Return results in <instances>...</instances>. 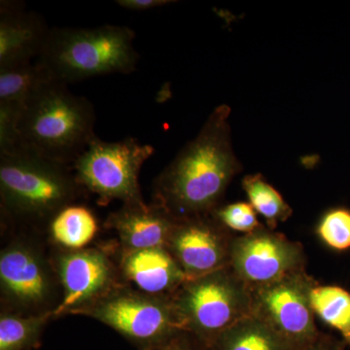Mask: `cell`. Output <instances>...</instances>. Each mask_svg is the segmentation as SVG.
Masks as SVG:
<instances>
[{
  "instance_id": "6da1fadb",
  "label": "cell",
  "mask_w": 350,
  "mask_h": 350,
  "mask_svg": "<svg viewBox=\"0 0 350 350\" xmlns=\"http://www.w3.org/2000/svg\"><path fill=\"white\" fill-rule=\"evenodd\" d=\"M230 109L220 105L154 182L155 204L176 219L213 214L241 170L231 142Z\"/></svg>"
},
{
  "instance_id": "7a4b0ae2",
  "label": "cell",
  "mask_w": 350,
  "mask_h": 350,
  "mask_svg": "<svg viewBox=\"0 0 350 350\" xmlns=\"http://www.w3.org/2000/svg\"><path fill=\"white\" fill-rule=\"evenodd\" d=\"M91 101L69 91L68 85L48 82L23 108L20 148L72 167L96 137Z\"/></svg>"
},
{
  "instance_id": "3957f363",
  "label": "cell",
  "mask_w": 350,
  "mask_h": 350,
  "mask_svg": "<svg viewBox=\"0 0 350 350\" xmlns=\"http://www.w3.org/2000/svg\"><path fill=\"white\" fill-rule=\"evenodd\" d=\"M84 189L71 167L19 148L0 154V202L7 217L48 226Z\"/></svg>"
},
{
  "instance_id": "277c9868",
  "label": "cell",
  "mask_w": 350,
  "mask_h": 350,
  "mask_svg": "<svg viewBox=\"0 0 350 350\" xmlns=\"http://www.w3.org/2000/svg\"><path fill=\"white\" fill-rule=\"evenodd\" d=\"M135 33L125 25L50 29L38 62L57 82L81 81L137 69Z\"/></svg>"
},
{
  "instance_id": "5b68a950",
  "label": "cell",
  "mask_w": 350,
  "mask_h": 350,
  "mask_svg": "<svg viewBox=\"0 0 350 350\" xmlns=\"http://www.w3.org/2000/svg\"><path fill=\"white\" fill-rule=\"evenodd\" d=\"M172 301L181 330L209 350L221 334L252 314L250 288L230 267L188 278L172 295Z\"/></svg>"
},
{
  "instance_id": "8992f818",
  "label": "cell",
  "mask_w": 350,
  "mask_h": 350,
  "mask_svg": "<svg viewBox=\"0 0 350 350\" xmlns=\"http://www.w3.org/2000/svg\"><path fill=\"white\" fill-rule=\"evenodd\" d=\"M1 310L22 315L54 313L61 283L51 254L32 239L17 237L0 251Z\"/></svg>"
},
{
  "instance_id": "52a82bcc",
  "label": "cell",
  "mask_w": 350,
  "mask_h": 350,
  "mask_svg": "<svg viewBox=\"0 0 350 350\" xmlns=\"http://www.w3.org/2000/svg\"><path fill=\"white\" fill-rule=\"evenodd\" d=\"M155 149L135 138L103 142L96 137L72 165L76 180L98 197L101 206L112 200L144 204L139 185L142 165Z\"/></svg>"
},
{
  "instance_id": "ba28073f",
  "label": "cell",
  "mask_w": 350,
  "mask_h": 350,
  "mask_svg": "<svg viewBox=\"0 0 350 350\" xmlns=\"http://www.w3.org/2000/svg\"><path fill=\"white\" fill-rule=\"evenodd\" d=\"M77 315L105 324L144 350L174 337L181 330L172 296H153L121 283Z\"/></svg>"
},
{
  "instance_id": "9c48e42d",
  "label": "cell",
  "mask_w": 350,
  "mask_h": 350,
  "mask_svg": "<svg viewBox=\"0 0 350 350\" xmlns=\"http://www.w3.org/2000/svg\"><path fill=\"white\" fill-rule=\"evenodd\" d=\"M317 283L306 271H301L250 288L252 314L264 320L292 350H305L321 334L310 303V292Z\"/></svg>"
},
{
  "instance_id": "30bf717a",
  "label": "cell",
  "mask_w": 350,
  "mask_h": 350,
  "mask_svg": "<svg viewBox=\"0 0 350 350\" xmlns=\"http://www.w3.org/2000/svg\"><path fill=\"white\" fill-rule=\"evenodd\" d=\"M51 258L63 292L54 319L77 315L123 283L117 262L103 248L64 250L56 247Z\"/></svg>"
},
{
  "instance_id": "8fae6325",
  "label": "cell",
  "mask_w": 350,
  "mask_h": 350,
  "mask_svg": "<svg viewBox=\"0 0 350 350\" xmlns=\"http://www.w3.org/2000/svg\"><path fill=\"white\" fill-rule=\"evenodd\" d=\"M303 245L262 225L259 229L234 237L230 268L250 288L262 286L306 271Z\"/></svg>"
},
{
  "instance_id": "7c38bea8",
  "label": "cell",
  "mask_w": 350,
  "mask_h": 350,
  "mask_svg": "<svg viewBox=\"0 0 350 350\" xmlns=\"http://www.w3.org/2000/svg\"><path fill=\"white\" fill-rule=\"evenodd\" d=\"M234 237L213 214L177 219L167 250L188 278L229 268Z\"/></svg>"
},
{
  "instance_id": "4fadbf2b",
  "label": "cell",
  "mask_w": 350,
  "mask_h": 350,
  "mask_svg": "<svg viewBox=\"0 0 350 350\" xmlns=\"http://www.w3.org/2000/svg\"><path fill=\"white\" fill-rule=\"evenodd\" d=\"M117 265L122 282L153 296L170 297L188 280L165 247L138 250L120 248Z\"/></svg>"
},
{
  "instance_id": "5bb4252c",
  "label": "cell",
  "mask_w": 350,
  "mask_h": 350,
  "mask_svg": "<svg viewBox=\"0 0 350 350\" xmlns=\"http://www.w3.org/2000/svg\"><path fill=\"white\" fill-rule=\"evenodd\" d=\"M50 29L24 4L0 2V68L36 61Z\"/></svg>"
},
{
  "instance_id": "9a60e30c",
  "label": "cell",
  "mask_w": 350,
  "mask_h": 350,
  "mask_svg": "<svg viewBox=\"0 0 350 350\" xmlns=\"http://www.w3.org/2000/svg\"><path fill=\"white\" fill-rule=\"evenodd\" d=\"M177 219L160 204H123L105 226L116 232L124 250L167 247Z\"/></svg>"
},
{
  "instance_id": "2e32d148",
  "label": "cell",
  "mask_w": 350,
  "mask_h": 350,
  "mask_svg": "<svg viewBox=\"0 0 350 350\" xmlns=\"http://www.w3.org/2000/svg\"><path fill=\"white\" fill-rule=\"evenodd\" d=\"M47 227L55 247L64 250L87 248L98 232V222L93 211L77 204L61 209Z\"/></svg>"
},
{
  "instance_id": "e0dca14e",
  "label": "cell",
  "mask_w": 350,
  "mask_h": 350,
  "mask_svg": "<svg viewBox=\"0 0 350 350\" xmlns=\"http://www.w3.org/2000/svg\"><path fill=\"white\" fill-rule=\"evenodd\" d=\"M211 350H292L264 320L250 314L221 334Z\"/></svg>"
},
{
  "instance_id": "ac0fdd59",
  "label": "cell",
  "mask_w": 350,
  "mask_h": 350,
  "mask_svg": "<svg viewBox=\"0 0 350 350\" xmlns=\"http://www.w3.org/2000/svg\"><path fill=\"white\" fill-rule=\"evenodd\" d=\"M53 80L38 61L0 68V103L24 107L38 90Z\"/></svg>"
},
{
  "instance_id": "d6986e66",
  "label": "cell",
  "mask_w": 350,
  "mask_h": 350,
  "mask_svg": "<svg viewBox=\"0 0 350 350\" xmlns=\"http://www.w3.org/2000/svg\"><path fill=\"white\" fill-rule=\"evenodd\" d=\"M54 313L22 315L0 312V350H32L41 345L44 331Z\"/></svg>"
},
{
  "instance_id": "ffe728a7",
  "label": "cell",
  "mask_w": 350,
  "mask_h": 350,
  "mask_svg": "<svg viewBox=\"0 0 350 350\" xmlns=\"http://www.w3.org/2000/svg\"><path fill=\"white\" fill-rule=\"evenodd\" d=\"M315 317L340 334L350 347V291L338 285L317 283L310 292Z\"/></svg>"
},
{
  "instance_id": "44dd1931",
  "label": "cell",
  "mask_w": 350,
  "mask_h": 350,
  "mask_svg": "<svg viewBox=\"0 0 350 350\" xmlns=\"http://www.w3.org/2000/svg\"><path fill=\"white\" fill-rule=\"evenodd\" d=\"M243 190L250 204L267 222V227L275 230L278 224L291 217L293 211L282 196L261 174L247 175L243 180Z\"/></svg>"
},
{
  "instance_id": "7402d4cb",
  "label": "cell",
  "mask_w": 350,
  "mask_h": 350,
  "mask_svg": "<svg viewBox=\"0 0 350 350\" xmlns=\"http://www.w3.org/2000/svg\"><path fill=\"white\" fill-rule=\"evenodd\" d=\"M317 234L327 247L336 252L350 250V209L338 206L327 211L320 219Z\"/></svg>"
},
{
  "instance_id": "603a6c76",
  "label": "cell",
  "mask_w": 350,
  "mask_h": 350,
  "mask_svg": "<svg viewBox=\"0 0 350 350\" xmlns=\"http://www.w3.org/2000/svg\"><path fill=\"white\" fill-rule=\"evenodd\" d=\"M216 219L229 231L241 232L244 234L259 229L257 213L247 202H236L221 206L213 213Z\"/></svg>"
},
{
  "instance_id": "cb8c5ba5",
  "label": "cell",
  "mask_w": 350,
  "mask_h": 350,
  "mask_svg": "<svg viewBox=\"0 0 350 350\" xmlns=\"http://www.w3.org/2000/svg\"><path fill=\"white\" fill-rule=\"evenodd\" d=\"M23 108L0 103V154L20 148L19 123Z\"/></svg>"
},
{
  "instance_id": "d4e9b609",
  "label": "cell",
  "mask_w": 350,
  "mask_h": 350,
  "mask_svg": "<svg viewBox=\"0 0 350 350\" xmlns=\"http://www.w3.org/2000/svg\"><path fill=\"white\" fill-rule=\"evenodd\" d=\"M144 350H209L194 336L185 331H180L160 344Z\"/></svg>"
},
{
  "instance_id": "484cf974",
  "label": "cell",
  "mask_w": 350,
  "mask_h": 350,
  "mask_svg": "<svg viewBox=\"0 0 350 350\" xmlns=\"http://www.w3.org/2000/svg\"><path fill=\"white\" fill-rule=\"evenodd\" d=\"M115 2L126 10L146 11L157 8V7L167 5L174 1H169V0H117Z\"/></svg>"
},
{
  "instance_id": "4316f807",
  "label": "cell",
  "mask_w": 350,
  "mask_h": 350,
  "mask_svg": "<svg viewBox=\"0 0 350 350\" xmlns=\"http://www.w3.org/2000/svg\"><path fill=\"white\" fill-rule=\"evenodd\" d=\"M347 347V342L344 340H338L333 336L321 332L317 342H313L305 350H345Z\"/></svg>"
}]
</instances>
